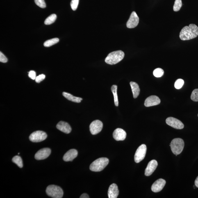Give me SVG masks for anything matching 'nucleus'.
Listing matches in <instances>:
<instances>
[{
	"mask_svg": "<svg viewBox=\"0 0 198 198\" xmlns=\"http://www.w3.org/2000/svg\"><path fill=\"white\" fill-rule=\"evenodd\" d=\"M198 36V26L195 24H190L182 28L180 32L179 37L182 40H187L195 38Z\"/></svg>",
	"mask_w": 198,
	"mask_h": 198,
	"instance_id": "f257e3e1",
	"label": "nucleus"
},
{
	"mask_svg": "<svg viewBox=\"0 0 198 198\" xmlns=\"http://www.w3.org/2000/svg\"><path fill=\"white\" fill-rule=\"evenodd\" d=\"M124 56V53L122 51L112 52L109 53L105 58V62L109 65H115L121 61L123 59Z\"/></svg>",
	"mask_w": 198,
	"mask_h": 198,
	"instance_id": "f03ea898",
	"label": "nucleus"
},
{
	"mask_svg": "<svg viewBox=\"0 0 198 198\" xmlns=\"http://www.w3.org/2000/svg\"><path fill=\"white\" fill-rule=\"evenodd\" d=\"M109 160L108 158H100L91 164L90 166V170L94 172H99L103 170L108 165Z\"/></svg>",
	"mask_w": 198,
	"mask_h": 198,
	"instance_id": "7ed1b4c3",
	"label": "nucleus"
},
{
	"mask_svg": "<svg viewBox=\"0 0 198 198\" xmlns=\"http://www.w3.org/2000/svg\"><path fill=\"white\" fill-rule=\"evenodd\" d=\"M184 145V142L182 139L177 138L173 140L169 146L172 153L177 156L182 151Z\"/></svg>",
	"mask_w": 198,
	"mask_h": 198,
	"instance_id": "20e7f679",
	"label": "nucleus"
},
{
	"mask_svg": "<svg viewBox=\"0 0 198 198\" xmlns=\"http://www.w3.org/2000/svg\"><path fill=\"white\" fill-rule=\"evenodd\" d=\"M46 193L52 198H61L63 197L64 192L60 187L55 185L48 186L46 189Z\"/></svg>",
	"mask_w": 198,
	"mask_h": 198,
	"instance_id": "39448f33",
	"label": "nucleus"
},
{
	"mask_svg": "<svg viewBox=\"0 0 198 198\" xmlns=\"http://www.w3.org/2000/svg\"><path fill=\"white\" fill-rule=\"evenodd\" d=\"M47 137V135L45 132L37 131L33 132L30 135L29 139L33 142H39L45 140Z\"/></svg>",
	"mask_w": 198,
	"mask_h": 198,
	"instance_id": "423d86ee",
	"label": "nucleus"
},
{
	"mask_svg": "<svg viewBox=\"0 0 198 198\" xmlns=\"http://www.w3.org/2000/svg\"><path fill=\"white\" fill-rule=\"evenodd\" d=\"M147 151V146L144 144H142L137 149L134 156V160L136 163H140L144 160Z\"/></svg>",
	"mask_w": 198,
	"mask_h": 198,
	"instance_id": "0eeeda50",
	"label": "nucleus"
},
{
	"mask_svg": "<svg viewBox=\"0 0 198 198\" xmlns=\"http://www.w3.org/2000/svg\"><path fill=\"white\" fill-rule=\"evenodd\" d=\"M103 126L102 123L101 121H94L90 125V130L91 134L93 135L98 134L102 130Z\"/></svg>",
	"mask_w": 198,
	"mask_h": 198,
	"instance_id": "6e6552de",
	"label": "nucleus"
},
{
	"mask_svg": "<svg viewBox=\"0 0 198 198\" xmlns=\"http://www.w3.org/2000/svg\"><path fill=\"white\" fill-rule=\"evenodd\" d=\"M166 123L168 125L176 129H182L184 127L181 121L173 117H169L166 120Z\"/></svg>",
	"mask_w": 198,
	"mask_h": 198,
	"instance_id": "1a4fd4ad",
	"label": "nucleus"
},
{
	"mask_svg": "<svg viewBox=\"0 0 198 198\" xmlns=\"http://www.w3.org/2000/svg\"><path fill=\"white\" fill-rule=\"evenodd\" d=\"M139 22V18L136 12H132L130 18L127 23V26L128 28H133L138 26Z\"/></svg>",
	"mask_w": 198,
	"mask_h": 198,
	"instance_id": "9d476101",
	"label": "nucleus"
},
{
	"mask_svg": "<svg viewBox=\"0 0 198 198\" xmlns=\"http://www.w3.org/2000/svg\"><path fill=\"white\" fill-rule=\"evenodd\" d=\"M51 153L50 149L49 148H44L40 150L36 153L35 158L37 160L45 159L50 156Z\"/></svg>",
	"mask_w": 198,
	"mask_h": 198,
	"instance_id": "9b49d317",
	"label": "nucleus"
},
{
	"mask_svg": "<svg viewBox=\"0 0 198 198\" xmlns=\"http://www.w3.org/2000/svg\"><path fill=\"white\" fill-rule=\"evenodd\" d=\"M161 101L158 96H151L147 98L144 101V105L146 107L156 106L159 104Z\"/></svg>",
	"mask_w": 198,
	"mask_h": 198,
	"instance_id": "f8f14e48",
	"label": "nucleus"
},
{
	"mask_svg": "<svg viewBox=\"0 0 198 198\" xmlns=\"http://www.w3.org/2000/svg\"><path fill=\"white\" fill-rule=\"evenodd\" d=\"M166 184L165 180L159 179L155 181L151 186V189L153 192H160L163 189Z\"/></svg>",
	"mask_w": 198,
	"mask_h": 198,
	"instance_id": "ddd939ff",
	"label": "nucleus"
},
{
	"mask_svg": "<svg viewBox=\"0 0 198 198\" xmlns=\"http://www.w3.org/2000/svg\"><path fill=\"white\" fill-rule=\"evenodd\" d=\"M158 162L156 160H153L150 162L148 164L145 170L144 174L146 176H149L151 175L154 172L155 169L158 167Z\"/></svg>",
	"mask_w": 198,
	"mask_h": 198,
	"instance_id": "4468645a",
	"label": "nucleus"
},
{
	"mask_svg": "<svg viewBox=\"0 0 198 198\" xmlns=\"http://www.w3.org/2000/svg\"><path fill=\"white\" fill-rule=\"evenodd\" d=\"M126 131L120 128L116 129L113 134V138L117 141L124 140L126 138Z\"/></svg>",
	"mask_w": 198,
	"mask_h": 198,
	"instance_id": "2eb2a0df",
	"label": "nucleus"
},
{
	"mask_svg": "<svg viewBox=\"0 0 198 198\" xmlns=\"http://www.w3.org/2000/svg\"><path fill=\"white\" fill-rule=\"evenodd\" d=\"M57 128L63 133L67 134L70 133L72 130L71 127L67 123L61 121L56 126Z\"/></svg>",
	"mask_w": 198,
	"mask_h": 198,
	"instance_id": "dca6fc26",
	"label": "nucleus"
},
{
	"mask_svg": "<svg viewBox=\"0 0 198 198\" xmlns=\"http://www.w3.org/2000/svg\"><path fill=\"white\" fill-rule=\"evenodd\" d=\"M78 151L76 149H71L64 155L63 159L64 161H72L78 156Z\"/></svg>",
	"mask_w": 198,
	"mask_h": 198,
	"instance_id": "f3484780",
	"label": "nucleus"
},
{
	"mask_svg": "<svg viewBox=\"0 0 198 198\" xmlns=\"http://www.w3.org/2000/svg\"><path fill=\"white\" fill-rule=\"evenodd\" d=\"M119 190L118 186L115 183L110 185L108 191V196L109 198H117L119 195Z\"/></svg>",
	"mask_w": 198,
	"mask_h": 198,
	"instance_id": "a211bd4d",
	"label": "nucleus"
},
{
	"mask_svg": "<svg viewBox=\"0 0 198 198\" xmlns=\"http://www.w3.org/2000/svg\"><path fill=\"white\" fill-rule=\"evenodd\" d=\"M130 85L133 92V97L134 99H136L140 93V90L139 85L136 82H130Z\"/></svg>",
	"mask_w": 198,
	"mask_h": 198,
	"instance_id": "6ab92c4d",
	"label": "nucleus"
},
{
	"mask_svg": "<svg viewBox=\"0 0 198 198\" xmlns=\"http://www.w3.org/2000/svg\"><path fill=\"white\" fill-rule=\"evenodd\" d=\"M62 95L66 99L73 102L76 103H80L82 100L83 99L81 98L75 97L70 93L64 92L62 93Z\"/></svg>",
	"mask_w": 198,
	"mask_h": 198,
	"instance_id": "aec40b11",
	"label": "nucleus"
},
{
	"mask_svg": "<svg viewBox=\"0 0 198 198\" xmlns=\"http://www.w3.org/2000/svg\"><path fill=\"white\" fill-rule=\"evenodd\" d=\"M117 85H113L111 87V91L114 98V102L116 106H119V101L117 95Z\"/></svg>",
	"mask_w": 198,
	"mask_h": 198,
	"instance_id": "412c9836",
	"label": "nucleus"
},
{
	"mask_svg": "<svg viewBox=\"0 0 198 198\" xmlns=\"http://www.w3.org/2000/svg\"><path fill=\"white\" fill-rule=\"evenodd\" d=\"M59 41V39L58 38H55L50 39V40L46 41L44 43V47H50V46L58 43Z\"/></svg>",
	"mask_w": 198,
	"mask_h": 198,
	"instance_id": "4be33fe9",
	"label": "nucleus"
},
{
	"mask_svg": "<svg viewBox=\"0 0 198 198\" xmlns=\"http://www.w3.org/2000/svg\"><path fill=\"white\" fill-rule=\"evenodd\" d=\"M57 16L55 14H52V15L50 16L47 19H46L44 21V24L46 25H49L53 24L54 23L57 19Z\"/></svg>",
	"mask_w": 198,
	"mask_h": 198,
	"instance_id": "5701e85b",
	"label": "nucleus"
},
{
	"mask_svg": "<svg viewBox=\"0 0 198 198\" xmlns=\"http://www.w3.org/2000/svg\"><path fill=\"white\" fill-rule=\"evenodd\" d=\"M12 162L16 164L20 168L23 167V160L20 156H16L12 158Z\"/></svg>",
	"mask_w": 198,
	"mask_h": 198,
	"instance_id": "b1692460",
	"label": "nucleus"
},
{
	"mask_svg": "<svg viewBox=\"0 0 198 198\" xmlns=\"http://www.w3.org/2000/svg\"><path fill=\"white\" fill-rule=\"evenodd\" d=\"M182 5V0H175L173 7L174 11H179L181 9Z\"/></svg>",
	"mask_w": 198,
	"mask_h": 198,
	"instance_id": "393cba45",
	"label": "nucleus"
},
{
	"mask_svg": "<svg viewBox=\"0 0 198 198\" xmlns=\"http://www.w3.org/2000/svg\"><path fill=\"white\" fill-rule=\"evenodd\" d=\"M164 71L161 68H158L155 69L153 71V74L156 78H160L163 75Z\"/></svg>",
	"mask_w": 198,
	"mask_h": 198,
	"instance_id": "a878e982",
	"label": "nucleus"
},
{
	"mask_svg": "<svg viewBox=\"0 0 198 198\" xmlns=\"http://www.w3.org/2000/svg\"><path fill=\"white\" fill-rule=\"evenodd\" d=\"M184 84V81L183 80L179 78V79L176 80L174 86L176 89H179L182 87Z\"/></svg>",
	"mask_w": 198,
	"mask_h": 198,
	"instance_id": "bb28decb",
	"label": "nucleus"
},
{
	"mask_svg": "<svg viewBox=\"0 0 198 198\" xmlns=\"http://www.w3.org/2000/svg\"><path fill=\"white\" fill-rule=\"evenodd\" d=\"M191 99L194 102H198V89H196L193 91Z\"/></svg>",
	"mask_w": 198,
	"mask_h": 198,
	"instance_id": "cd10ccee",
	"label": "nucleus"
},
{
	"mask_svg": "<svg viewBox=\"0 0 198 198\" xmlns=\"http://www.w3.org/2000/svg\"><path fill=\"white\" fill-rule=\"evenodd\" d=\"M34 1L36 4L40 8H46V3L44 0H34Z\"/></svg>",
	"mask_w": 198,
	"mask_h": 198,
	"instance_id": "c85d7f7f",
	"label": "nucleus"
},
{
	"mask_svg": "<svg viewBox=\"0 0 198 198\" xmlns=\"http://www.w3.org/2000/svg\"><path fill=\"white\" fill-rule=\"evenodd\" d=\"M79 1V0H72L71 1V6L73 10H76L77 9Z\"/></svg>",
	"mask_w": 198,
	"mask_h": 198,
	"instance_id": "c756f323",
	"label": "nucleus"
},
{
	"mask_svg": "<svg viewBox=\"0 0 198 198\" xmlns=\"http://www.w3.org/2000/svg\"><path fill=\"white\" fill-rule=\"evenodd\" d=\"M45 78L46 76L44 74L39 75L36 77L35 79V81L37 83H40L41 82L45 79Z\"/></svg>",
	"mask_w": 198,
	"mask_h": 198,
	"instance_id": "7c9ffc66",
	"label": "nucleus"
},
{
	"mask_svg": "<svg viewBox=\"0 0 198 198\" xmlns=\"http://www.w3.org/2000/svg\"><path fill=\"white\" fill-rule=\"evenodd\" d=\"M8 61V59L1 52H0V61L3 62V63H6Z\"/></svg>",
	"mask_w": 198,
	"mask_h": 198,
	"instance_id": "2f4dec72",
	"label": "nucleus"
},
{
	"mask_svg": "<svg viewBox=\"0 0 198 198\" xmlns=\"http://www.w3.org/2000/svg\"><path fill=\"white\" fill-rule=\"evenodd\" d=\"M28 76L29 77L33 80H35L36 78V73L35 71H31L28 74Z\"/></svg>",
	"mask_w": 198,
	"mask_h": 198,
	"instance_id": "473e14b6",
	"label": "nucleus"
},
{
	"mask_svg": "<svg viewBox=\"0 0 198 198\" xmlns=\"http://www.w3.org/2000/svg\"><path fill=\"white\" fill-rule=\"evenodd\" d=\"M80 198H90L88 194L86 193H84L82 194L80 197Z\"/></svg>",
	"mask_w": 198,
	"mask_h": 198,
	"instance_id": "72a5a7b5",
	"label": "nucleus"
},
{
	"mask_svg": "<svg viewBox=\"0 0 198 198\" xmlns=\"http://www.w3.org/2000/svg\"><path fill=\"white\" fill-rule=\"evenodd\" d=\"M194 183H195V186L198 188V176L196 178Z\"/></svg>",
	"mask_w": 198,
	"mask_h": 198,
	"instance_id": "f704fd0d",
	"label": "nucleus"
},
{
	"mask_svg": "<svg viewBox=\"0 0 198 198\" xmlns=\"http://www.w3.org/2000/svg\"></svg>",
	"mask_w": 198,
	"mask_h": 198,
	"instance_id": "c9c22d12",
	"label": "nucleus"
}]
</instances>
